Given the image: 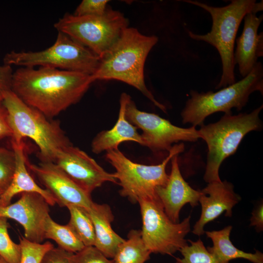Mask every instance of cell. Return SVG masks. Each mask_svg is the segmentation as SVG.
Listing matches in <instances>:
<instances>
[{"mask_svg": "<svg viewBox=\"0 0 263 263\" xmlns=\"http://www.w3.org/2000/svg\"><path fill=\"white\" fill-rule=\"evenodd\" d=\"M94 82L91 75L40 67L13 72L11 90L24 103L48 118L78 102Z\"/></svg>", "mask_w": 263, "mask_h": 263, "instance_id": "obj_1", "label": "cell"}, {"mask_svg": "<svg viewBox=\"0 0 263 263\" xmlns=\"http://www.w3.org/2000/svg\"><path fill=\"white\" fill-rule=\"evenodd\" d=\"M158 38L141 34L137 29L128 27L106 54L100 59L92 75L93 82L116 80L129 84L141 92L164 113L166 107L157 101L148 89L144 79L146 58Z\"/></svg>", "mask_w": 263, "mask_h": 263, "instance_id": "obj_2", "label": "cell"}, {"mask_svg": "<svg viewBox=\"0 0 263 263\" xmlns=\"http://www.w3.org/2000/svg\"><path fill=\"white\" fill-rule=\"evenodd\" d=\"M1 93L12 131L11 141L20 144L24 138L31 139L39 149L41 161L54 163L63 150L72 145L59 122L49 120L11 89L1 90Z\"/></svg>", "mask_w": 263, "mask_h": 263, "instance_id": "obj_3", "label": "cell"}, {"mask_svg": "<svg viewBox=\"0 0 263 263\" xmlns=\"http://www.w3.org/2000/svg\"><path fill=\"white\" fill-rule=\"evenodd\" d=\"M184 1L201 7L211 17L212 24L209 32L201 35L188 31V35L194 40L210 44L218 51L222 62V74L216 89L235 83L234 48L237 32L246 14H256L263 10V1L232 0L223 7H214L197 0Z\"/></svg>", "mask_w": 263, "mask_h": 263, "instance_id": "obj_4", "label": "cell"}, {"mask_svg": "<svg viewBox=\"0 0 263 263\" xmlns=\"http://www.w3.org/2000/svg\"><path fill=\"white\" fill-rule=\"evenodd\" d=\"M262 109L263 105L249 113H225L217 122L201 126L198 130L200 138L205 141L208 148L204 176L206 182L221 181L219 170L223 161L235 152L247 133L261 129L259 113Z\"/></svg>", "mask_w": 263, "mask_h": 263, "instance_id": "obj_5", "label": "cell"}, {"mask_svg": "<svg viewBox=\"0 0 263 263\" xmlns=\"http://www.w3.org/2000/svg\"><path fill=\"white\" fill-rule=\"evenodd\" d=\"M255 91L263 94V68L258 62L252 71L240 81L216 92L206 93L191 90L181 112L184 124L201 126L205 118L216 112L232 113L231 109L241 110L247 103L250 95Z\"/></svg>", "mask_w": 263, "mask_h": 263, "instance_id": "obj_6", "label": "cell"}, {"mask_svg": "<svg viewBox=\"0 0 263 263\" xmlns=\"http://www.w3.org/2000/svg\"><path fill=\"white\" fill-rule=\"evenodd\" d=\"M184 150L183 143L172 146L167 157L160 163L146 165L134 162L118 149L106 151V158L115 169L114 173L121 186L120 194L132 203L142 199H158L156 189L165 186L169 175L166 168L171 158Z\"/></svg>", "mask_w": 263, "mask_h": 263, "instance_id": "obj_7", "label": "cell"}, {"mask_svg": "<svg viewBox=\"0 0 263 263\" xmlns=\"http://www.w3.org/2000/svg\"><path fill=\"white\" fill-rule=\"evenodd\" d=\"M128 19L118 11L107 7L100 16L66 14L54 24L63 33L85 46L100 59L128 27Z\"/></svg>", "mask_w": 263, "mask_h": 263, "instance_id": "obj_8", "label": "cell"}, {"mask_svg": "<svg viewBox=\"0 0 263 263\" xmlns=\"http://www.w3.org/2000/svg\"><path fill=\"white\" fill-rule=\"evenodd\" d=\"M99 61V57L89 49L59 32L54 44L44 50L12 51L6 54L3 58L4 64L10 66H40L90 75L96 71Z\"/></svg>", "mask_w": 263, "mask_h": 263, "instance_id": "obj_9", "label": "cell"}, {"mask_svg": "<svg viewBox=\"0 0 263 263\" xmlns=\"http://www.w3.org/2000/svg\"><path fill=\"white\" fill-rule=\"evenodd\" d=\"M138 203L142 220L141 238L151 253L172 255L188 244L185 237L190 230V215L174 223L158 199H142Z\"/></svg>", "mask_w": 263, "mask_h": 263, "instance_id": "obj_10", "label": "cell"}, {"mask_svg": "<svg viewBox=\"0 0 263 263\" xmlns=\"http://www.w3.org/2000/svg\"><path fill=\"white\" fill-rule=\"evenodd\" d=\"M125 115L131 124L142 131V145L154 153H169L174 143L195 142L200 138L195 127H179L156 114L141 111L131 96L126 105Z\"/></svg>", "mask_w": 263, "mask_h": 263, "instance_id": "obj_11", "label": "cell"}, {"mask_svg": "<svg viewBox=\"0 0 263 263\" xmlns=\"http://www.w3.org/2000/svg\"><path fill=\"white\" fill-rule=\"evenodd\" d=\"M54 163L90 194L104 183H118L114 173L105 171L85 152L72 145L63 150Z\"/></svg>", "mask_w": 263, "mask_h": 263, "instance_id": "obj_12", "label": "cell"}, {"mask_svg": "<svg viewBox=\"0 0 263 263\" xmlns=\"http://www.w3.org/2000/svg\"><path fill=\"white\" fill-rule=\"evenodd\" d=\"M49 206L40 194L24 192L14 203L0 206V217L16 221L23 227L25 239L40 244L45 240V225L50 216Z\"/></svg>", "mask_w": 263, "mask_h": 263, "instance_id": "obj_13", "label": "cell"}, {"mask_svg": "<svg viewBox=\"0 0 263 263\" xmlns=\"http://www.w3.org/2000/svg\"><path fill=\"white\" fill-rule=\"evenodd\" d=\"M30 169L54 197L56 204L67 207L75 205L88 209L94 202L91 194L71 180L55 163H27Z\"/></svg>", "mask_w": 263, "mask_h": 263, "instance_id": "obj_14", "label": "cell"}, {"mask_svg": "<svg viewBox=\"0 0 263 263\" xmlns=\"http://www.w3.org/2000/svg\"><path fill=\"white\" fill-rule=\"evenodd\" d=\"M178 155H175L171 159V171L166 184L157 187L155 190L166 214L174 223H179L181 208L188 203L192 207L197 206L202 194L201 190L192 188L183 178L179 167Z\"/></svg>", "mask_w": 263, "mask_h": 263, "instance_id": "obj_15", "label": "cell"}, {"mask_svg": "<svg viewBox=\"0 0 263 263\" xmlns=\"http://www.w3.org/2000/svg\"><path fill=\"white\" fill-rule=\"evenodd\" d=\"M199 202L202 207L199 220L193 226L192 233L198 236L205 233V225L225 211V216L231 217L232 209L241 200L234 191V186L226 180L208 183L201 190Z\"/></svg>", "mask_w": 263, "mask_h": 263, "instance_id": "obj_16", "label": "cell"}, {"mask_svg": "<svg viewBox=\"0 0 263 263\" xmlns=\"http://www.w3.org/2000/svg\"><path fill=\"white\" fill-rule=\"evenodd\" d=\"M243 32L236 40L234 53V63L238 64L240 75L247 76L263 56V33H258L263 20V15L258 17L256 13H249L244 18Z\"/></svg>", "mask_w": 263, "mask_h": 263, "instance_id": "obj_17", "label": "cell"}, {"mask_svg": "<svg viewBox=\"0 0 263 263\" xmlns=\"http://www.w3.org/2000/svg\"><path fill=\"white\" fill-rule=\"evenodd\" d=\"M130 96L125 93L121 94L117 120L110 130L99 132L93 139L92 151L96 154L118 149L125 141H133L142 145V142L137 128L126 118L125 107Z\"/></svg>", "mask_w": 263, "mask_h": 263, "instance_id": "obj_18", "label": "cell"}, {"mask_svg": "<svg viewBox=\"0 0 263 263\" xmlns=\"http://www.w3.org/2000/svg\"><path fill=\"white\" fill-rule=\"evenodd\" d=\"M11 144L15 155V170L11 184L0 196V206L9 205L15 195L24 192L38 193L50 206H54L56 204L54 197L48 190L39 187L28 171L23 142L17 144L11 141Z\"/></svg>", "mask_w": 263, "mask_h": 263, "instance_id": "obj_19", "label": "cell"}, {"mask_svg": "<svg viewBox=\"0 0 263 263\" xmlns=\"http://www.w3.org/2000/svg\"><path fill=\"white\" fill-rule=\"evenodd\" d=\"M93 222L95 236L94 246L108 258H113L125 241L113 229L114 216L110 206L93 202L87 210Z\"/></svg>", "mask_w": 263, "mask_h": 263, "instance_id": "obj_20", "label": "cell"}, {"mask_svg": "<svg viewBox=\"0 0 263 263\" xmlns=\"http://www.w3.org/2000/svg\"><path fill=\"white\" fill-rule=\"evenodd\" d=\"M231 225L220 230L205 231L207 237L211 239L213 246L207 250L212 255L215 263H229L232 260L243 259L252 263H263V254L256 250L254 253L244 252L237 247L230 240Z\"/></svg>", "mask_w": 263, "mask_h": 263, "instance_id": "obj_21", "label": "cell"}, {"mask_svg": "<svg viewBox=\"0 0 263 263\" xmlns=\"http://www.w3.org/2000/svg\"><path fill=\"white\" fill-rule=\"evenodd\" d=\"M151 253L145 245L141 230L132 229L128 239L119 246L114 257V263H144Z\"/></svg>", "mask_w": 263, "mask_h": 263, "instance_id": "obj_22", "label": "cell"}, {"mask_svg": "<svg viewBox=\"0 0 263 263\" xmlns=\"http://www.w3.org/2000/svg\"><path fill=\"white\" fill-rule=\"evenodd\" d=\"M45 239L54 241L60 248L70 253H75L82 250L85 245L72 228L67 224L60 225L49 216L45 223Z\"/></svg>", "mask_w": 263, "mask_h": 263, "instance_id": "obj_23", "label": "cell"}, {"mask_svg": "<svg viewBox=\"0 0 263 263\" xmlns=\"http://www.w3.org/2000/svg\"><path fill=\"white\" fill-rule=\"evenodd\" d=\"M67 207L70 214L68 225L85 246H94L95 240L94 229L87 210L75 205H69Z\"/></svg>", "mask_w": 263, "mask_h": 263, "instance_id": "obj_24", "label": "cell"}, {"mask_svg": "<svg viewBox=\"0 0 263 263\" xmlns=\"http://www.w3.org/2000/svg\"><path fill=\"white\" fill-rule=\"evenodd\" d=\"M188 241L190 244L180 250L182 258H176V263H215L201 239Z\"/></svg>", "mask_w": 263, "mask_h": 263, "instance_id": "obj_25", "label": "cell"}, {"mask_svg": "<svg viewBox=\"0 0 263 263\" xmlns=\"http://www.w3.org/2000/svg\"><path fill=\"white\" fill-rule=\"evenodd\" d=\"M7 219L0 217V255L9 263H19L21 248L14 242L8 232Z\"/></svg>", "mask_w": 263, "mask_h": 263, "instance_id": "obj_26", "label": "cell"}, {"mask_svg": "<svg viewBox=\"0 0 263 263\" xmlns=\"http://www.w3.org/2000/svg\"><path fill=\"white\" fill-rule=\"evenodd\" d=\"M21 248L19 263H40L45 254L54 247L50 242L43 244L30 242L21 236L19 243Z\"/></svg>", "mask_w": 263, "mask_h": 263, "instance_id": "obj_27", "label": "cell"}, {"mask_svg": "<svg viewBox=\"0 0 263 263\" xmlns=\"http://www.w3.org/2000/svg\"><path fill=\"white\" fill-rule=\"evenodd\" d=\"M16 168L13 150L0 147V190L5 191L12 181Z\"/></svg>", "mask_w": 263, "mask_h": 263, "instance_id": "obj_28", "label": "cell"}, {"mask_svg": "<svg viewBox=\"0 0 263 263\" xmlns=\"http://www.w3.org/2000/svg\"><path fill=\"white\" fill-rule=\"evenodd\" d=\"M71 263H114L94 246H85L80 251L70 254Z\"/></svg>", "mask_w": 263, "mask_h": 263, "instance_id": "obj_29", "label": "cell"}, {"mask_svg": "<svg viewBox=\"0 0 263 263\" xmlns=\"http://www.w3.org/2000/svg\"><path fill=\"white\" fill-rule=\"evenodd\" d=\"M107 0H83L77 7L74 15L75 16H100L107 8Z\"/></svg>", "mask_w": 263, "mask_h": 263, "instance_id": "obj_30", "label": "cell"}, {"mask_svg": "<svg viewBox=\"0 0 263 263\" xmlns=\"http://www.w3.org/2000/svg\"><path fill=\"white\" fill-rule=\"evenodd\" d=\"M70 253L58 247H54L45 254L40 263H71Z\"/></svg>", "mask_w": 263, "mask_h": 263, "instance_id": "obj_31", "label": "cell"}, {"mask_svg": "<svg viewBox=\"0 0 263 263\" xmlns=\"http://www.w3.org/2000/svg\"><path fill=\"white\" fill-rule=\"evenodd\" d=\"M12 136L8 121V113L2 102L0 103V139Z\"/></svg>", "mask_w": 263, "mask_h": 263, "instance_id": "obj_32", "label": "cell"}, {"mask_svg": "<svg viewBox=\"0 0 263 263\" xmlns=\"http://www.w3.org/2000/svg\"><path fill=\"white\" fill-rule=\"evenodd\" d=\"M13 72L11 66L4 64L0 66V89H11Z\"/></svg>", "mask_w": 263, "mask_h": 263, "instance_id": "obj_33", "label": "cell"}, {"mask_svg": "<svg viewBox=\"0 0 263 263\" xmlns=\"http://www.w3.org/2000/svg\"><path fill=\"white\" fill-rule=\"evenodd\" d=\"M263 205L261 203L252 212L250 219V226L255 227L256 231L261 232L263 229Z\"/></svg>", "mask_w": 263, "mask_h": 263, "instance_id": "obj_34", "label": "cell"}, {"mask_svg": "<svg viewBox=\"0 0 263 263\" xmlns=\"http://www.w3.org/2000/svg\"><path fill=\"white\" fill-rule=\"evenodd\" d=\"M0 263H9L0 255Z\"/></svg>", "mask_w": 263, "mask_h": 263, "instance_id": "obj_35", "label": "cell"}, {"mask_svg": "<svg viewBox=\"0 0 263 263\" xmlns=\"http://www.w3.org/2000/svg\"><path fill=\"white\" fill-rule=\"evenodd\" d=\"M3 100L2 94L1 93V90L0 89V103L2 102Z\"/></svg>", "mask_w": 263, "mask_h": 263, "instance_id": "obj_36", "label": "cell"}, {"mask_svg": "<svg viewBox=\"0 0 263 263\" xmlns=\"http://www.w3.org/2000/svg\"><path fill=\"white\" fill-rule=\"evenodd\" d=\"M3 193V191L0 190V196Z\"/></svg>", "mask_w": 263, "mask_h": 263, "instance_id": "obj_37", "label": "cell"}]
</instances>
